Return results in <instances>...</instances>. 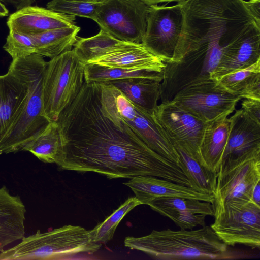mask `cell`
<instances>
[{
	"instance_id": "cell-1",
	"label": "cell",
	"mask_w": 260,
	"mask_h": 260,
	"mask_svg": "<svg viewBox=\"0 0 260 260\" xmlns=\"http://www.w3.org/2000/svg\"><path fill=\"white\" fill-rule=\"evenodd\" d=\"M56 121L61 170L95 172L109 179L151 176L190 187L180 166L151 149L121 117L108 83L84 81Z\"/></svg>"
},
{
	"instance_id": "cell-2",
	"label": "cell",
	"mask_w": 260,
	"mask_h": 260,
	"mask_svg": "<svg viewBox=\"0 0 260 260\" xmlns=\"http://www.w3.org/2000/svg\"><path fill=\"white\" fill-rule=\"evenodd\" d=\"M46 63L37 53L12 60L8 70L25 86L26 93L17 115L0 138V154L22 151L51 122L43 106L42 82Z\"/></svg>"
},
{
	"instance_id": "cell-3",
	"label": "cell",
	"mask_w": 260,
	"mask_h": 260,
	"mask_svg": "<svg viewBox=\"0 0 260 260\" xmlns=\"http://www.w3.org/2000/svg\"><path fill=\"white\" fill-rule=\"evenodd\" d=\"M124 246L159 260L221 259L229 258L226 245L210 226L192 230H153L140 237H126Z\"/></svg>"
},
{
	"instance_id": "cell-4",
	"label": "cell",
	"mask_w": 260,
	"mask_h": 260,
	"mask_svg": "<svg viewBox=\"0 0 260 260\" xmlns=\"http://www.w3.org/2000/svg\"><path fill=\"white\" fill-rule=\"evenodd\" d=\"M15 246L0 252V260L60 259L79 253L93 254L101 244L94 242L89 231L66 225L23 237Z\"/></svg>"
},
{
	"instance_id": "cell-5",
	"label": "cell",
	"mask_w": 260,
	"mask_h": 260,
	"mask_svg": "<svg viewBox=\"0 0 260 260\" xmlns=\"http://www.w3.org/2000/svg\"><path fill=\"white\" fill-rule=\"evenodd\" d=\"M84 64L73 51L65 52L47 62L43 76V111L50 121L77 96L84 83Z\"/></svg>"
},
{
	"instance_id": "cell-6",
	"label": "cell",
	"mask_w": 260,
	"mask_h": 260,
	"mask_svg": "<svg viewBox=\"0 0 260 260\" xmlns=\"http://www.w3.org/2000/svg\"><path fill=\"white\" fill-rule=\"evenodd\" d=\"M210 225L228 246L242 244L260 248V206L251 200L232 202L214 210Z\"/></svg>"
},
{
	"instance_id": "cell-7",
	"label": "cell",
	"mask_w": 260,
	"mask_h": 260,
	"mask_svg": "<svg viewBox=\"0 0 260 260\" xmlns=\"http://www.w3.org/2000/svg\"><path fill=\"white\" fill-rule=\"evenodd\" d=\"M260 182V152L248 153L221 162L217 172L213 210L232 202L251 200L254 186Z\"/></svg>"
},
{
	"instance_id": "cell-8",
	"label": "cell",
	"mask_w": 260,
	"mask_h": 260,
	"mask_svg": "<svg viewBox=\"0 0 260 260\" xmlns=\"http://www.w3.org/2000/svg\"><path fill=\"white\" fill-rule=\"evenodd\" d=\"M148 8L140 0H104L98 4L93 20L117 39L141 43Z\"/></svg>"
},
{
	"instance_id": "cell-9",
	"label": "cell",
	"mask_w": 260,
	"mask_h": 260,
	"mask_svg": "<svg viewBox=\"0 0 260 260\" xmlns=\"http://www.w3.org/2000/svg\"><path fill=\"white\" fill-rule=\"evenodd\" d=\"M152 116L176 149L203 165L200 147L206 122L173 100L158 105Z\"/></svg>"
},
{
	"instance_id": "cell-10",
	"label": "cell",
	"mask_w": 260,
	"mask_h": 260,
	"mask_svg": "<svg viewBox=\"0 0 260 260\" xmlns=\"http://www.w3.org/2000/svg\"><path fill=\"white\" fill-rule=\"evenodd\" d=\"M219 62L201 49L185 54L178 61L165 62L160 86L161 103L172 100L186 87L211 79Z\"/></svg>"
},
{
	"instance_id": "cell-11",
	"label": "cell",
	"mask_w": 260,
	"mask_h": 260,
	"mask_svg": "<svg viewBox=\"0 0 260 260\" xmlns=\"http://www.w3.org/2000/svg\"><path fill=\"white\" fill-rule=\"evenodd\" d=\"M183 22L181 6H149L147 26L141 43L164 62L171 59L181 33Z\"/></svg>"
},
{
	"instance_id": "cell-12",
	"label": "cell",
	"mask_w": 260,
	"mask_h": 260,
	"mask_svg": "<svg viewBox=\"0 0 260 260\" xmlns=\"http://www.w3.org/2000/svg\"><path fill=\"white\" fill-rule=\"evenodd\" d=\"M241 99L210 79L181 90L172 100L206 123L223 115H230Z\"/></svg>"
},
{
	"instance_id": "cell-13",
	"label": "cell",
	"mask_w": 260,
	"mask_h": 260,
	"mask_svg": "<svg viewBox=\"0 0 260 260\" xmlns=\"http://www.w3.org/2000/svg\"><path fill=\"white\" fill-rule=\"evenodd\" d=\"M111 86L116 109L123 120L151 149L180 165L177 150L152 115L134 105L117 88Z\"/></svg>"
},
{
	"instance_id": "cell-14",
	"label": "cell",
	"mask_w": 260,
	"mask_h": 260,
	"mask_svg": "<svg viewBox=\"0 0 260 260\" xmlns=\"http://www.w3.org/2000/svg\"><path fill=\"white\" fill-rule=\"evenodd\" d=\"M74 16L49 9L28 6L12 14L7 24L9 31L31 35L46 31L76 25Z\"/></svg>"
},
{
	"instance_id": "cell-15",
	"label": "cell",
	"mask_w": 260,
	"mask_h": 260,
	"mask_svg": "<svg viewBox=\"0 0 260 260\" xmlns=\"http://www.w3.org/2000/svg\"><path fill=\"white\" fill-rule=\"evenodd\" d=\"M135 194L141 204L148 205L160 197H178L197 199L212 204L214 196L199 192L193 188L165 179L151 176H138L124 183Z\"/></svg>"
},
{
	"instance_id": "cell-16",
	"label": "cell",
	"mask_w": 260,
	"mask_h": 260,
	"mask_svg": "<svg viewBox=\"0 0 260 260\" xmlns=\"http://www.w3.org/2000/svg\"><path fill=\"white\" fill-rule=\"evenodd\" d=\"M88 63L157 72H161L165 67L164 61L148 51L142 43L126 41Z\"/></svg>"
},
{
	"instance_id": "cell-17",
	"label": "cell",
	"mask_w": 260,
	"mask_h": 260,
	"mask_svg": "<svg viewBox=\"0 0 260 260\" xmlns=\"http://www.w3.org/2000/svg\"><path fill=\"white\" fill-rule=\"evenodd\" d=\"M230 127L221 162L248 153L260 152V124L241 108L229 117Z\"/></svg>"
},
{
	"instance_id": "cell-18",
	"label": "cell",
	"mask_w": 260,
	"mask_h": 260,
	"mask_svg": "<svg viewBox=\"0 0 260 260\" xmlns=\"http://www.w3.org/2000/svg\"><path fill=\"white\" fill-rule=\"evenodd\" d=\"M26 209L20 197L0 188V252L25 234Z\"/></svg>"
},
{
	"instance_id": "cell-19",
	"label": "cell",
	"mask_w": 260,
	"mask_h": 260,
	"mask_svg": "<svg viewBox=\"0 0 260 260\" xmlns=\"http://www.w3.org/2000/svg\"><path fill=\"white\" fill-rule=\"evenodd\" d=\"M228 115H223L206 122L200 153L203 165L213 172L219 170L228 141L230 122Z\"/></svg>"
},
{
	"instance_id": "cell-20",
	"label": "cell",
	"mask_w": 260,
	"mask_h": 260,
	"mask_svg": "<svg viewBox=\"0 0 260 260\" xmlns=\"http://www.w3.org/2000/svg\"><path fill=\"white\" fill-rule=\"evenodd\" d=\"M118 90L134 105L152 115L160 96L161 82L147 78H130L106 82Z\"/></svg>"
},
{
	"instance_id": "cell-21",
	"label": "cell",
	"mask_w": 260,
	"mask_h": 260,
	"mask_svg": "<svg viewBox=\"0 0 260 260\" xmlns=\"http://www.w3.org/2000/svg\"><path fill=\"white\" fill-rule=\"evenodd\" d=\"M26 93L25 86L10 71L0 75V138L17 115Z\"/></svg>"
},
{
	"instance_id": "cell-22",
	"label": "cell",
	"mask_w": 260,
	"mask_h": 260,
	"mask_svg": "<svg viewBox=\"0 0 260 260\" xmlns=\"http://www.w3.org/2000/svg\"><path fill=\"white\" fill-rule=\"evenodd\" d=\"M217 84L242 99L260 100V60L222 76Z\"/></svg>"
},
{
	"instance_id": "cell-23",
	"label": "cell",
	"mask_w": 260,
	"mask_h": 260,
	"mask_svg": "<svg viewBox=\"0 0 260 260\" xmlns=\"http://www.w3.org/2000/svg\"><path fill=\"white\" fill-rule=\"evenodd\" d=\"M80 30L79 27L75 25L29 36L35 44V53L52 59L71 50L76 42Z\"/></svg>"
},
{
	"instance_id": "cell-24",
	"label": "cell",
	"mask_w": 260,
	"mask_h": 260,
	"mask_svg": "<svg viewBox=\"0 0 260 260\" xmlns=\"http://www.w3.org/2000/svg\"><path fill=\"white\" fill-rule=\"evenodd\" d=\"M32 153L40 160L57 164L62 151V145L58 123L51 121L46 128L22 149Z\"/></svg>"
},
{
	"instance_id": "cell-25",
	"label": "cell",
	"mask_w": 260,
	"mask_h": 260,
	"mask_svg": "<svg viewBox=\"0 0 260 260\" xmlns=\"http://www.w3.org/2000/svg\"><path fill=\"white\" fill-rule=\"evenodd\" d=\"M124 42L101 29L99 32L91 37H77L73 51L84 64L94 60L117 47Z\"/></svg>"
},
{
	"instance_id": "cell-26",
	"label": "cell",
	"mask_w": 260,
	"mask_h": 260,
	"mask_svg": "<svg viewBox=\"0 0 260 260\" xmlns=\"http://www.w3.org/2000/svg\"><path fill=\"white\" fill-rule=\"evenodd\" d=\"M84 81L106 82L111 80L130 78H147L162 81L163 73L145 70H129L119 68L108 67L93 63L84 64Z\"/></svg>"
},
{
	"instance_id": "cell-27",
	"label": "cell",
	"mask_w": 260,
	"mask_h": 260,
	"mask_svg": "<svg viewBox=\"0 0 260 260\" xmlns=\"http://www.w3.org/2000/svg\"><path fill=\"white\" fill-rule=\"evenodd\" d=\"M176 150L180 156L181 169L189 180L190 187L199 192L213 196L217 172H212L183 150Z\"/></svg>"
},
{
	"instance_id": "cell-28",
	"label": "cell",
	"mask_w": 260,
	"mask_h": 260,
	"mask_svg": "<svg viewBox=\"0 0 260 260\" xmlns=\"http://www.w3.org/2000/svg\"><path fill=\"white\" fill-rule=\"evenodd\" d=\"M140 205H142L141 203L135 197L127 199L103 222L89 231L93 241L99 243H106L111 240L118 225L123 217Z\"/></svg>"
},
{
	"instance_id": "cell-29",
	"label": "cell",
	"mask_w": 260,
	"mask_h": 260,
	"mask_svg": "<svg viewBox=\"0 0 260 260\" xmlns=\"http://www.w3.org/2000/svg\"><path fill=\"white\" fill-rule=\"evenodd\" d=\"M148 205L153 210L159 208L188 211L206 216H214L213 206L211 203L197 199L178 197H160L150 202Z\"/></svg>"
},
{
	"instance_id": "cell-30",
	"label": "cell",
	"mask_w": 260,
	"mask_h": 260,
	"mask_svg": "<svg viewBox=\"0 0 260 260\" xmlns=\"http://www.w3.org/2000/svg\"><path fill=\"white\" fill-rule=\"evenodd\" d=\"M98 4L76 0H51L47 3V8L58 13L93 20Z\"/></svg>"
},
{
	"instance_id": "cell-31",
	"label": "cell",
	"mask_w": 260,
	"mask_h": 260,
	"mask_svg": "<svg viewBox=\"0 0 260 260\" xmlns=\"http://www.w3.org/2000/svg\"><path fill=\"white\" fill-rule=\"evenodd\" d=\"M3 48L11 56L12 60L36 52L34 41L29 35L14 31H9Z\"/></svg>"
},
{
	"instance_id": "cell-32",
	"label": "cell",
	"mask_w": 260,
	"mask_h": 260,
	"mask_svg": "<svg viewBox=\"0 0 260 260\" xmlns=\"http://www.w3.org/2000/svg\"><path fill=\"white\" fill-rule=\"evenodd\" d=\"M172 220L180 229L191 230L198 225L204 226L206 215L188 211L159 208L154 210Z\"/></svg>"
},
{
	"instance_id": "cell-33",
	"label": "cell",
	"mask_w": 260,
	"mask_h": 260,
	"mask_svg": "<svg viewBox=\"0 0 260 260\" xmlns=\"http://www.w3.org/2000/svg\"><path fill=\"white\" fill-rule=\"evenodd\" d=\"M241 109L250 119L260 124V100L245 99L241 102Z\"/></svg>"
},
{
	"instance_id": "cell-34",
	"label": "cell",
	"mask_w": 260,
	"mask_h": 260,
	"mask_svg": "<svg viewBox=\"0 0 260 260\" xmlns=\"http://www.w3.org/2000/svg\"><path fill=\"white\" fill-rule=\"evenodd\" d=\"M245 2L253 17L260 23V0H249Z\"/></svg>"
},
{
	"instance_id": "cell-35",
	"label": "cell",
	"mask_w": 260,
	"mask_h": 260,
	"mask_svg": "<svg viewBox=\"0 0 260 260\" xmlns=\"http://www.w3.org/2000/svg\"><path fill=\"white\" fill-rule=\"evenodd\" d=\"M36 0H0L2 3L11 5L17 10L24 7L30 6Z\"/></svg>"
},
{
	"instance_id": "cell-36",
	"label": "cell",
	"mask_w": 260,
	"mask_h": 260,
	"mask_svg": "<svg viewBox=\"0 0 260 260\" xmlns=\"http://www.w3.org/2000/svg\"><path fill=\"white\" fill-rule=\"evenodd\" d=\"M251 200L255 204L260 206V182H258L254 187Z\"/></svg>"
},
{
	"instance_id": "cell-37",
	"label": "cell",
	"mask_w": 260,
	"mask_h": 260,
	"mask_svg": "<svg viewBox=\"0 0 260 260\" xmlns=\"http://www.w3.org/2000/svg\"><path fill=\"white\" fill-rule=\"evenodd\" d=\"M143 3H144L145 4L151 6L153 5H157L159 3H169V2H180L182 1H184L185 0H140Z\"/></svg>"
},
{
	"instance_id": "cell-38",
	"label": "cell",
	"mask_w": 260,
	"mask_h": 260,
	"mask_svg": "<svg viewBox=\"0 0 260 260\" xmlns=\"http://www.w3.org/2000/svg\"><path fill=\"white\" fill-rule=\"evenodd\" d=\"M8 13L9 11L5 5L0 2V17L6 16Z\"/></svg>"
},
{
	"instance_id": "cell-39",
	"label": "cell",
	"mask_w": 260,
	"mask_h": 260,
	"mask_svg": "<svg viewBox=\"0 0 260 260\" xmlns=\"http://www.w3.org/2000/svg\"><path fill=\"white\" fill-rule=\"evenodd\" d=\"M81 2L91 3H100L104 0H76Z\"/></svg>"
}]
</instances>
